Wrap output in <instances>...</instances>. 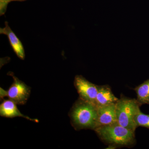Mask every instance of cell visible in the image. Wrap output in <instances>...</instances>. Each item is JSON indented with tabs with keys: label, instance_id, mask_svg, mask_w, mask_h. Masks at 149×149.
Returning <instances> with one entry per match:
<instances>
[{
	"label": "cell",
	"instance_id": "1",
	"mask_svg": "<svg viewBox=\"0 0 149 149\" xmlns=\"http://www.w3.org/2000/svg\"><path fill=\"white\" fill-rule=\"evenodd\" d=\"M97 107L95 104L79 98L69 112L71 125L77 130H94L97 127Z\"/></svg>",
	"mask_w": 149,
	"mask_h": 149
},
{
	"label": "cell",
	"instance_id": "2",
	"mask_svg": "<svg viewBox=\"0 0 149 149\" xmlns=\"http://www.w3.org/2000/svg\"><path fill=\"white\" fill-rule=\"evenodd\" d=\"M101 140L117 147H131L136 143L135 132L119 125L117 122L97 127L94 130Z\"/></svg>",
	"mask_w": 149,
	"mask_h": 149
},
{
	"label": "cell",
	"instance_id": "3",
	"mask_svg": "<svg viewBox=\"0 0 149 149\" xmlns=\"http://www.w3.org/2000/svg\"><path fill=\"white\" fill-rule=\"evenodd\" d=\"M116 119L119 125L135 132L136 128L134 118L141 107L136 99L120 96L116 104Z\"/></svg>",
	"mask_w": 149,
	"mask_h": 149
},
{
	"label": "cell",
	"instance_id": "4",
	"mask_svg": "<svg viewBox=\"0 0 149 149\" xmlns=\"http://www.w3.org/2000/svg\"><path fill=\"white\" fill-rule=\"evenodd\" d=\"M8 74L13 77V82L8 91L1 88V97L7 96L17 105L24 104L30 96L31 88L15 76L12 72H9Z\"/></svg>",
	"mask_w": 149,
	"mask_h": 149
},
{
	"label": "cell",
	"instance_id": "5",
	"mask_svg": "<svg viewBox=\"0 0 149 149\" xmlns=\"http://www.w3.org/2000/svg\"><path fill=\"white\" fill-rule=\"evenodd\" d=\"M74 84L80 99L95 105L97 93V85L80 75H76L74 77Z\"/></svg>",
	"mask_w": 149,
	"mask_h": 149
},
{
	"label": "cell",
	"instance_id": "6",
	"mask_svg": "<svg viewBox=\"0 0 149 149\" xmlns=\"http://www.w3.org/2000/svg\"><path fill=\"white\" fill-rule=\"evenodd\" d=\"M116 103L97 107V127L111 125L117 122Z\"/></svg>",
	"mask_w": 149,
	"mask_h": 149
},
{
	"label": "cell",
	"instance_id": "7",
	"mask_svg": "<svg viewBox=\"0 0 149 149\" xmlns=\"http://www.w3.org/2000/svg\"><path fill=\"white\" fill-rule=\"evenodd\" d=\"M5 24V26L4 28H0V34L7 36L10 44L15 53L20 59L24 60L25 57V52L22 43L11 29L8 22L6 21Z\"/></svg>",
	"mask_w": 149,
	"mask_h": 149
},
{
	"label": "cell",
	"instance_id": "8",
	"mask_svg": "<svg viewBox=\"0 0 149 149\" xmlns=\"http://www.w3.org/2000/svg\"><path fill=\"white\" fill-rule=\"evenodd\" d=\"M17 105L15 103L9 99L4 100L0 105L1 116L9 118L21 117L33 122H39L38 119L31 118L22 113L17 108Z\"/></svg>",
	"mask_w": 149,
	"mask_h": 149
},
{
	"label": "cell",
	"instance_id": "9",
	"mask_svg": "<svg viewBox=\"0 0 149 149\" xmlns=\"http://www.w3.org/2000/svg\"><path fill=\"white\" fill-rule=\"evenodd\" d=\"M97 93L95 101L97 107L116 103L118 99L115 96L108 85H97Z\"/></svg>",
	"mask_w": 149,
	"mask_h": 149
},
{
	"label": "cell",
	"instance_id": "10",
	"mask_svg": "<svg viewBox=\"0 0 149 149\" xmlns=\"http://www.w3.org/2000/svg\"><path fill=\"white\" fill-rule=\"evenodd\" d=\"M137 98L141 106L143 104H149V79L137 86L134 89Z\"/></svg>",
	"mask_w": 149,
	"mask_h": 149
},
{
	"label": "cell",
	"instance_id": "11",
	"mask_svg": "<svg viewBox=\"0 0 149 149\" xmlns=\"http://www.w3.org/2000/svg\"><path fill=\"white\" fill-rule=\"evenodd\" d=\"M134 120L137 127L141 126L149 129V114H144L141 109L135 116Z\"/></svg>",
	"mask_w": 149,
	"mask_h": 149
},
{
	"label": "cell",
	"instance_id": "12",
	"mask_svg": "<svg viewBox=\"0 0 149 149\" xmlns=\"http://www.w3.org/2000/svg\"><path fill=\"white\" fill-rule=\"evenodd\" d=\"M26 1V0H0L1 1L3 2L9 4V3L12 1Z\"/></svg>",
	"mask_w": 149,
	"mask_h": 149
},
{
	"label": "cell",
	"instance_id": "13",
	"mask_svg": "<svg viewBox=\"0 0 149 149\" xmlns=\"http://www.w3.org/2000/svg\"><path fill=\"white\" fill-rule=\"evenodd\" d=\"M116 148H117V147L116 146H113V145H109L107 149H116Z\"/></svg>",
	"mask_w": 149,
	"mask_h": 149
}]
</instances>
